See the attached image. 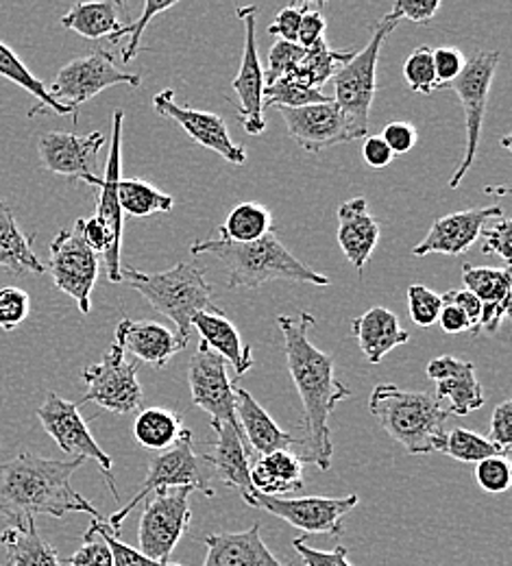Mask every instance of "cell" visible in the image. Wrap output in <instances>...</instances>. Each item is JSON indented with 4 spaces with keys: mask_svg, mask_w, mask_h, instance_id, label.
Instances as JSON below:
<instances>
[{
    "mask_svg": "<svg viewBox=\"0 0 512 566\" xmlns=\"http://www.w3.org/2000/svg\"><path fill=\"white\" fill-rule=\"evenodd\" d=\"M236 392V417L240 429L251 447L260 455H269L275 451H291V447H301V438L286 433L280 424L271 419V415L253 399L244 388H233Z\"/></svg>",
    "mask_w": 512,
    "mask_h": 566,
    "instance_id": "cell-28",
    "label": "cell"
},
{
    "mask_svg": "<svg viewBox=\"0 0 512 566\" xmlns=\"http://www.w3.org/2000/svg\"><path fill=\"white\" fill-rule=\"evenodd\" d=\"M206 269L179 262L164 273H143L136 269H121L123 282L138 290L155 312L175 323V336L181 347L188 345L192 334V318L199 312H222L212 296L215 287L206 282Z\"/></svg>",
    "mask_w": 512,
    "mask_h": 566,
    "instance_id": "cell-5",
    "label": "cell"
},
{
    "mask_svg": "<svg viewBox=\"0 0 512 566\" xmlns=\"http://www.w3.org/2000/svg\"><path fill=\"white\" fill-rule=\"evenodd\" d=\"M278 325L284 334L286 364L293 377L294 388L299 390L303 403V438H301V462L316 464L321 471L332 467L334 444L330 419L338 401L349 399L352 390L336 379L334 357L318 347H314L307 338L310 329L316 325V318L307 312L296 316H278Z\"/></svg>",
    "mask_w": 512,
    "mask_h": 566,
    "instance_id": "cell-1",
    "label": "cell"
},
{
    "mask_svg": "<svg viewBox=\"0 0 512 566\" xmlns=\"http://www.w3.org/2000/svg\"><path fill=\"white\" fill-rule=\"evenodd\" d=\"M307 7H310V2H299V4H289V7H284V9L275 15L273 24L269 27V33H271V35H275V38H278V40H282V42L296 44L299 27H301V18H303V13L307 11Z\"/></svg>",
    "mask_w": 512,
    "mask_h": 566,
    "instance_id": "cell-52",
    "label": "cell"
},
{
    "mask_svg": "<svg viewBox=\"0 0 512 566\" xmlns=\"http://www.w3.org/2000/svg\"><path fill=\"white\" fill-rule=\"evenodd\" d=\"M9 566H69L58 549L38 532L35 518H24L0 534Z\"/></svg>",
    "mask_w": 512,
    "mask_h": 566,
    "instance_id": "cell-30",
    "label": "cell"
},
{
    "mask_svg": "<svg viewBox=\"0 0 512 566\" xmlns=\"http://www.w3.org/2000/svg\"><path fill=\"white\" fill-rule=\"evenodd\" d=\"M271 227H273V218L269 208L260 203H240L229 212L224 224L219 227V235L236 244H249L271 233L273 231Z\"/></svg>",
    "mask_w": 512,
    "mask_h": 566,
    "instance_id": "cell-37",
    "label": "cell"
},
{
    "mask_svg": "<svg viewBox=\"0 0 512 566\" xmlns=\"http://www.w3.org/2000/svg\"><path fill=\"white\" fill-rule=\"evenodd\" d=\"M368 410L382 429L412 455L440 453L449 412L435 395L379 384L370 392Z\"/></svg>",
    "mask_w": 512,
    "mask_h": 566,
    "instance_id": "cell-4",
    "label": "cell"
},
{
    "mask_svg": "<svg viewBox=\"0 0 512 566\" xmlns=\"http://www.w3.org/2000/svg\"><path fill=\"white\" fill-rule=\"evenodd\" d=\"M397 20L388 13L375 24L370 40L363 51L354 53V57L334 74V103L345 114L349 125L356 129L361 138H368V114L375 98V76L377 62L384 40L397 29Z\"/></svg>",
    "mask_w": 512,
    "mask_h": 566,
    "instance_id": "cell-7",
    "label": "cell"
},
{
    "mask_svg": "<svg viewBox=\"0 0 512 566\" xmlns=\"http://www.w3.org/2000/svg\"><path fill=\"white\" fill-rule=\"evenodd\" d=\"M212 469L206 460V455H199L192 447V431L184 429L179 440L168 447L166 451H159L148 462L147 480L140 484L134 499L123 505L118 512H114L107 521V527L112 534H121L123 523L127 521L129 512H134L148 495L157 491H175V489H192L206 496H215L212 489Z\"/></svg>",
    "mask_w": 512,
    "mask_h": 566,
    "instance_id": "cell-6",
    "label": "cell"
},
{
    "mask_svg": "<svg viewBox=\"0 0 512 566\" xmlns=\"http://www.w3.org/2000/svg\"><path fill=\"white\" fill-rule=\"evenodd\" d=\"M361 496H282L260 495L255 493V507L267 510L269 514L284 518L289 525L307 534H343V518L358 505Z\"/></svg>",
    "mask_w": 512,
    "mask_h": 566,
    "instance_id": "cell-14",
    "label": "cell"
},
{
    "mask_svg": "<svg viewBox=\"0 0 512 566\" xmlns=\"http://www.w3.org/2000/svg\"><path fill=\"white\" fill-rule=\"evenodd\" d=\"M192 489H175V491H157L153 501H148L140 525H138V543L147 558L155 563H170V556L177 543L190 527L192 510L188 496Z\"/></svg>",
    "mask_w": 512,
    "mask_h": 566,
    "instance_id": "cell-11",
    "label": "cell"
},
{
    "mask_svg": "<svg viewBox=\"0 0 512 566\" xmlns=\"http://www.w3.org/2000/svg\"><path fill=\"white\" fill-rule=\"evenodd\" d=\"M426 373L437 384V401L440 403L445 399L449 403V417H467L484 406L482 384L478 381L476 366L471 361L440 355L426 366Z\"/></svg>",
    "mask_w": 512,
    "mask_h": 566,
    "instance_id": "cell-22",
    "label": "cell"
},
{
    "mask_svg": "<svg viewBox=\"0 0 512 566\" xmlns=\"http://www.w3.org/2000/svg\"><path fill=\"white\" fill-rule=\"evenodd\" d=\"M123 120H125V112L116 109L114 112V129H112V148H109V157H107V166H105V177L96 181V188H101V199H98V210L96 218L105 224L107 235H109V244L107 251L103 253L105 258V269H107V277L112 283L123 282L121 277V244H123V212L118 206V181H121V144H123Z\"/></svg>",
    "mask_w": 512,
    "mask_h": 566,
    "instance_id": "cell-20",
    "label": "cell"
},
{
    "mask_svg": "<svg viewBox=\"0 0 512 566\" xmlns=\"http://www.w3.org/2000/svg\"><path fill=\"white\" fill-rule=\"evenodd\" d=\"M192 255H215L227 271V287H260L269 282H301L314 285H330V277L316 273L299 258H294L289 247L278 238L275 231L267 233L258 242L236 244L217 233L212 240L195 242L190 247Z\"/></svg>",
    "mask_w": 512,
    "mask_h": 566,
    "instance_id": "cell-3",
    "label": "cell"
},
{
    "mask_svg": "<svg viewBox=\"0 0 512 566\" xmlns=\"http://www.w3.org/2000/svg\"><path fill=\"white\" fill-rule=\"evenodd\" d=\"M116 345L125 354L134 355L140 361H147L153 368H164L173 355L184 347L179 345L175 332L153 321H132L123 318L116 327Z\"/></svg>",
    "mask_w": 512,
    "mask_h": 566,
    "instance_id": "cell-26",
    "label": "cell"
},
{
    "mask_svg": "<svg viewBox=\"0 0 512 566\" xmlns=\"http://www.w3.org/2000/svg\"><path fill=\"white\" fill-rule=\"evenodd\" d=\"M83 238V242L98 255V253H105L107 251V244H109V235H107V229L105 224L92 216V218H79L76 224H74Z\"/></svg>",
    "mask_w": 512,
    "mask_h": 566,
    "instance_id": "cell-59",
    "label": "cell"
},
{
    "mask_svg": "<svg viewBox=\"0 0 512 566\" xmlns=\"http://www.w3.org/2000/svg\"><path fill=\"white\" fill-rule=\"evenodd\" d=\"M293 547L305 566H352L349 552L343 545H338L332 552H321V549L310 547L305 543V536H301V538H294Z\"/></svg>",
    "mask_w": 512,
    "mask_h": 566,
    "instance_id": "cell-51",
    "label": "cell"
},
{
    "mask_svg": "<svg viewBox=\"0 0 512 566\" xmlns=\"http://www.w3.org/2000/svg\"><path fill=\"white\" fill-rule=\"evenodd\" d=\"M251 484L260 495L280 496L303 489V462L294 451L262 455L251 467Z\"/></svg>",
    "mask_w": 512,
    "mask_h": 566,
    "instance_id": "cell-32",
    "label": "cell"
},
{
    "mask_svg": "<svg viewBox=\"0 0 512 566\" xmlns=\"http://www.w3.org/2000/svg\"><path fill=\"white\" fill-rule=\"evenodd\" d=\"M217 440L212 444V453L206 455L212 473L219 478L220 484L238 491L249 507H255V489L251 484V447L247 438L233 429L231 424H217Z\"/></svg>",
    "mask_w": 512,
    "mask_h": 566,
    "instance_id": "cell-23",
    "label": "cell"
},
{
    "mask_svg": "<svg viewBox=\"0 0 512 566\" xmlns=\"http://www.w3.org/2000/svg\"><path fill=\"white\" fill-rule=\"evenodd\" d=\"M435 57V71H437V81H439V87H447L451 85L462 71H464V64L467 60L462 57V53L458 49H451V46H445V49H437L432 53Z\"/></svg>",
    "mask_w": 512,
    "mask_h": 566,
    "instance_id": "cell-54",
    "label": "cell"
},
{
    "mask_svg": "<svg viewBox=\"0 0 512 566\" xmlns=\"http://www.w3.org/2000/svg\"><path fill=\"white\" fill-rule=\"evenodd\" d=\"M33 240L35 235L22 233L18 220L13 218V212L0 199V269H7L9 273H15V275L46 273V266L33 253V247H31Z\"/></svg>",
    "mask_w": 512,
    "mask_h": 566,
    "instance_id": "cell-33",
    "label": "cell"
},
{
    "mask_svg": "<svg viewBox=\"0 0 512 566\" xmlns=\"http://www.w3.org/2000/svg\"><path fill=\"white\" fill-rule=\"evenodd\" d=\"M181 417L166 408H148L134 424L136 440L150 451H166L181 436Z\"/></svg>",
    "mask_w": 512,
    "mask_h": 566,
    "instance_id": "cell-38",
    "label": "cell"
},
{
    "mask_svg": "<svg viewBox=\"0 0 512 566\" xmlns=\"http://www.w3.org/2000/svg\"><path fill=\"white\" fill-rule=\"evenodd\" d=\"M408 307H410V318L415 321V325L428 329L439 323L442 298L435 290H430L421 283H415L408 287Z\"/></svg>",
    "mask_w": 512,
    "mask_h": 566,
    "instance_id": "cell-45",
    "label": "cell"
},
{
    "mask_svg": "<svg viewBox=\"0 0 512 566\" xmlns=\"http://www.w3.org/2000/svg\"><path fill=\"white\" fill-rule=\"evenodd\" d=\"M98 255L83 242L79 229H64L51 242L49 271L53 283L73 296L81 314L92 310V290L98 280Z\"/></svg>",
    "mask_w": 512,
    "mask_h": 566,
    "instance_id": "cell-13",
    "label": "cell"
},
{
    "mask_svg": "<svg viewBox=\"0 0 512 566\" xmlns=\"http://www.w3.org/2000/svg\"><path fill=\"white\" fill-rule=\"evenodd\" d=\"M379 138L386 142V146L393 150V155H404L415 148V144L419 140V134L410 123H390L384 127Z\"/></svg>",
    "mask_w": 512,
    "mask_h": 566,
    "instance_id": "cell-56",
    "label": "cell"
},
{
    "mask_svg": "<svg viewBox=\"0 0 512 566\" xmlns=\"http://www.w3.org/2000/svg\"><path fill=\"white\" fill-rule=\"evenodd\" d=\"M464 290H469L482 303L480 332L498 334L502 321L511 314V269H487V266H462Z\"/></svg>",
    "mask_w": 512,
    "mask_h": 566,
    "instance_id": "cell-24",
    "label": "cell"
},
{
    "mask_svg": "<svg viewBox=\"0 0 512 566\" xmlns=\"http://www.w3.org/2000/svg\"><path fill=\"white\" fill-rule=\"evenodd\" d=\"M440 453H445L458 462H464V464H478L487 458H495V455L506 458L509 455V451H504L489 438H484L471 429H464V427H456V429L447 431Z\"/></svg>",
    "mask_w": 512,
    "mask_h": 566,
    "instance_id": "cell-40",
    "label": "cell"
},
{
    "mask_svg": "<svg viewBox=\"0 0 512 566\" xmlns=\"http://www.w3.org/2000/svg\"><path fill=\"white\" fill-rule=\"evenodd\" d=\"M69 566H114L109 547L105 541L87 527L83 534V545L74 552L73 556L66 560Z\"/></svg>",
    "mask_w": 512,
    "mask_h": 566,
    "instance_id": "cell-50",
    "label": "cell"
},
{
    "mask_svg": "<svg viewBox=\"0 0 512 566\" xmlns=\"http://www.w3.org/2000/svg\"><path fill=\"white\" fill-rule=\"evenodd\" d=\"M440 298L445 303H453L458 305L471 321V332L473 336L480 334V318H482V303L469 292V290H449L445 294H440Z\"/></svg>",
    "mask_w": 512,
    "mask_h": 566,
    "instance_id": "cell-58",
    "label": "cell"
},
{
    "mask_svg": "<svg viewBox=\"0 0 512 566\" xmlns=\"http://www.w3.org/2000/svg\"><path fill=\"white\" fill-rule=\"evenodd\" d=\"M325 15H323V4H310L307 11L301 18V27H299V38L296 44L301 49H310L316 42L325 40Z\"/></svg>",
    "mask_w": 512,
    "mask_h": 566,
    "instance_id": "cell-55",
    "label": "cell"
},
{
    "mask_svg": "<svg viewBox=\"0 0 512 566\" xmlns=\"http://www.w3.org/2000/svg\"><path fill=\"white\" fill-rule=\"evenodd\" d=\"M83 458L49 460L29 451L0 464V518L13 525L24 518L46 514L64 518L71 512H85L101 521V512L73 489V475Z\"/></svg>",
    "mask_w": 512,
    "mask_h": 566,
    "instance_id": "cell-2",
    "label": "cell"
},
{
    "mask_svg": "<svg viewBox=\"0 0 512 566\" xmlns=\"http://www.w3.org/2000/svg\"><path fill=\"white\" fill-rule=\"evenodd\" d=\"M31 312V296L22 287L7 285L0 287V329L13 332L27 321Z\"/></svg>",
    "mask_w": 512,
    "mask_h": 566,
    "instance_id": "cell-46",
    "label": "cell"
},
{
    "mask_svg": "<svg viewBox=\"0 0 512 566\" xmlns=\"http://www.w3.org/2000/svg\"><path fill=\"white\" fill-rule=\"evenodd\" d=\"M440 329L445 334H462V332H471V321L469 316L453 303H445L440 307L439 314Z\"/></svg>",
    "mask_w": 512,
    "mask_h": 566,
    "instance_id": "cell-60",
    "label": "cell"
},
{
    "mask_svg": "<svg viewBox=\"0 0 512 566\" xmlns=\"http://www.w3.org/2000/svg\"><path fill=\"white\" fill-rule=\"evenodd\" d=\"M153 109L159 116L175 120L190 136V140L219 153L220 157L227 159L229 164L240 166V164L247 161L244 146L231 140L227 123L220 118L219 114L179 105L175 101L173 90H161L159 94H155L153 96Z\"/></svg>",
    "mask_w": 512,
    "mask_h": 566,
    "instance_id": "cell-18",
    "label": "cell"
},
{
    "mask_svg": "<svg viewBox=\"0 0 512 566\" xmlns=\"http://www.w3.org/2000/svg\"><path fill=\"white\" fill-rule=\"evenodd\" d=\"M38 419L44 427V431L58 442V447L64 453H69L73 458L94 460L107 480V486L114 495V501H121V493H118L116 480H114V462L98 447L94 436L90 433L76 403L62 399L55 392H49L44 403L38 408Z\"/></svg>",
    "mask_w": 512,
    "mask_h": 566,
    "instance_id": "cell-12",
    "label": "cell"
},
{
    "mask_svg": "<svg viewBox=\"0 0 512 566\" xmlns=\"http://www.w3.org/2000/svg\"><path fill=\"white\" fill-rule=\"evenodd\" d=\"M0 76L7 78V81H11V83H15V85L22 87V90H27L29 94H33V96L40 101V105L31 109V116H35V114H40V112H55V114H60V116L73 114L71 109L62 107V105L49 94V87L20 62V57H18L4 42H0ZM74 120H76V116H74Z\"/></svg>",
    "mask_w": 512,
    "mask_h": 566,
    "instance_id": "cell-35",
    "label": "cell"
},
{
    "mask_svg": "<svg viewBox=\"0 0 512 566\" xmlns=\"http://www.w3.org/2000/svg\"><path fill=\"white\" fill-rule=\"evenodd\" d=\"M354 53L356 51H334L325 40H321L314 46L305 49L299 71L303 72L314 90H318L354 57Z\"/></svg>",
    "mask_w": 512,
    "mask_h": 566,
    "instance_id": "cell-41",
    "label": "cell"
},
{
    "mask_svg": "<svg viewBox=\"0 0 512 566\" xmlns=\"http://www.w3.org/2000/svg\"><path fill=\"white\" fill-rule=\"evenodd\" d=\"M489 440L502 447L504 451H511L512 444V401H504L495 408L493 419H491V429H489Z\"/></svg>",
    "mask_w": 512,
    "mask_h": 566,
    "instance_id": "cell-57",
    "label": "cell"
},
{
    "mask_svg": "<svg viewBox=\"0 0 512 566\" xmlns=\"http://www.w3.org/2000/svg\"><path fill=\"white\" fill-rule=\"evenodd\" d=\"M439 9V0H395V4L388 11V15L393 20H397V22L401 18H408L410 22L426 24V22H430L437 15Z\"/></svg>",
    "mask_w": 512,
    "mask_h": 566,
    "instance_id": "cell-53",
    "label": "cell"
},
{
    "mask_svg": "<svg viewBox=\"0 0 512 566\" xmlns=\"http://www.w3.org/2000/svg\"><path fill=\"white\" fill-rule=\"evenodd\" d=\"M123 2H76L62 15V27L87 40L112 38L123 29Z\"/></svg>",
    "mask_w": 512,
    "mask_h": 566,
    "instance_id": "cell-34",
    "label": "cell"
},
{
    "mask_svg": "<svg viewBox=\"0 0 512 566\" xmlns=\"http://www.w3.org/2000/svg\"><path fill=\"white\" fill-rule=\"evenodd\" d=\"M101 132L76 136L66 132H46L38 138V155L49 172L81 179L87 186H96L98 177V153L105 146Z\"/></svg>",
    "mask_w": 512,
    "mask_h": 566,
    "instance_id": "cell-17",
    "label": "cell"
},
{
    "mask_svg": "<svg viewBox=\"0 0 512 566\" xmlns=\"http://www.w3.org/2000/svg\"><path fill=\"white\" fill-rule=\"evenodd\" d=\"M363 157L370 168H386L395 155L393 150L386 146V142L382 138H366L365 146H363Z\"/></svg>",
    "mask_w": 512,
    "mask_h": 566,
    "instance_id": "cell-61",
    "label": "cell"
},
{
    "mask_svg": "<svg viewBox=\"0 0 512 566\" xmlns=\"http://www.w3.org/2000/svg\"><path fill=\"white\" fill-rule=\"evenodd\" d=\"M336 238L345 258L363 275L366 262L379 242V222L368 212L365 197L349 199L338 208Z\"/></svg>",
    "mask_w": 512,
    "mask_h": 566,
    "instance_id": "cell-27",
    "label": "cell"
},
{
    "mask_svg": "<svg viewBox=\"0 0 512 566\" xmlns=\"http://www.w3.org/2000/svg\"><path fill=\"white\" fill-rule=\"evenodd\" d=\"M511 462L504 455L487 458L476 464V482L480 484L482 491L500 495L511 489Z\"/></svg>",
    "mask_w": 512,
    "mask_h": 566,
    "instance_id": "cell-47",
    "label": "cell"
},
{
    "mask_svg": "<svg viewBox=\"0 0 512 566\" xmlns=\"http://www.w3.org/2000/svg\"><path fill=\"white\" fill-rule=\"evenodd\" d=\"M118 206L123 216L147 218L153 213L170 212L175 208V199L166 192H159L147 181L140 179H123L118 181Z\"/></svg>",
    "mask_w": 512,
    "mask_h": 566,
    "instance_id": "cell-39",
    "label": "cell"
},
{
    "mask_svg": "<svg viewBox=\"0 0 512 566\" xmlns=\"http://www.w3.org/2000/svg\"><path fill=\"white\" fill-rule=\"evenodd\" d=\"M278 112L286 123L289 136L312 155L338 144L361 140V136L356 134V129L349 125V120L334 101L299 109L278 107Z\"/></svg>",
    "mask_w": 512,
    "mask_h": 566,
    "instance_id": "cell-19",
    "label": "cell"
},
{
    "mask_svg": "<svg viewBox=\"0 0 512 566\" xmlns=\"http://www.w3.org/2000/svg\"><path fill=\"white\" fill-rule=\"evenodd\" d=\"M334 98L323 94L321 90H314L299 66L293 72L278 78L271 87H264V107H286V109H299L307 105H323L332 103Z\"/></svg>",
    "mask_w": 512,
    "mask_h": 566,
    "instance_id": "cell-36",
    "label": "cell"
},
{
    "mask_svg": "<svg viewBox=\"0 0 512 566\" xmlns=\"http://www.w3.org/2000/svg\"><path fill=\"white\" fill-rule=\"evenodd\" d=\"M192 327L199 329L203 343L220 355L224 361L233 364L236 375H244L253 366L251 347L242 343L236 325L224 318L222 312H199L192 318Z\"/></svg>",
    "mask_w": 512,
    "mask_h": 566,
    "instance_id": "cell-31",
    "label": "cell"
},
{
    "mask_svg": "<svg viewBox=\"0 0 512 566\" xmlns=\"http://www.w3.org/2000/svg\"><path fill=\"white\" fill-rule=\"evenodd\" d=\"M435 49L419 46L410 53V57L404 64V78L406 85L417 94H432L439 87L437 71H435Z\"/></svg>",
    "mask_w": 512,
    "mask_h": 566,
    "instance_id": "cell-42",
    "label": "cell"
},
{
    "mask_svg": "<svg viewBox=\"0 0 512 566\" xmlns=\"http://www.w3.org/2000/svg\"><path fill=\"white\" fill-rule=\"evenodd\" d=\"M500 57L502 55L498 51H476L473 57L464 64L462 74L451 85H447L449 90L456 92V96L462 105V112H464V123H467L464 125L467 127V146H464L462 161L449 181L451 190H456L462 184L464 175L469 172V168L473 166V161L478 157L489 92H491L493 76L500 66Z\"/></svg>",
    "mask_w": 512,
    "mask_h": 566,
    "instance_id": "cell-8",
    "label": "cell"
},
{
    "mask_svg": "<svg viewBox=\"0 0 512 566\" xmlns=\"http://www.w3.org/2000/svg\"><path fill=\"white\" fill-rule=\"evenodd\" d=\"M81 377L87 386L81 403H96L107 412L129 415L145 401V392L138 381V364L129 359L116 343L98 364L87 366Z\"/></svg>",
    "mask_w": 512,
    "mask_h": 566,
    "instance_id": "cell-10",
    "label": "cell"
},
{
    "mask_svg": "<svg viewBox=\"0 0 512 566\" xmlns=\"http://www.w3.org/2000/svg\"><path fill=\"white\" fill-rule=\"evenodd\" d=\"M238 18L244 22V49L238 76L231 81L233 92L240 98L238 120L249 136H262L267 129L264 120V69L255 44V13L258 7H240Z\"/></svg>",
    "mask_w": 512,
    "mask_h": 566,
    "instance_id": "cell-16",
    "label": "cell"
},
{
    "mask_svg": "<svg viewBox=\"0 0 512 566\" xmlns=\"http://www.w3.org/2000/svg\"><path fill=\"white\" fill-rule=\"evenodd\" d=\"M90 530H92V532H96V534L105 541V545L109 547V554H112L114 566H184L173 565V563H155V560H150V558H147L143 552H138V549H134V547L125 545L116 534H112V530H109V527H107V523H103V521H92Z\"/></svg>",
    "mask_w": 512,
    "mask_h": 566,
    "instance_id": "cell-44",
    "label": "cell"
},
{
    "mask_svg": "<svg viewBox=\"0 0 512 566\" xmlns=\"http://www.w3.org/2000/svg\"><path fill=\"white\" fill-rule=\"evenodd\" d=\"M208 556L203 566H289L280 563L262 541L260 523L244 532L206 536Z\"/></svg>",
    "mask_w": 512,
    "mask_h": 566,
    "instance_id": "cell-25",
    "label": "cell"
},
{
    "mask_svg": "<svg viewBox=\"0 0 512 566\" xmlns=\"http://www.w3.org/2000/svg\"><path fill=\"white\" fill-rule=\"evenodd\" d=\"M188 384L192 403L210 415L212 427L231 424L242 433L236 417V392L227 375V361L206 343L199 345L188 364Z\"/></svg>",
    "mask_w": 512,
    "mask_h": 566,
    "instance_id": "cell-15",
    "label": "cell"
},
{
    "mask_svg": "<svg viewBox=\"0 0 512 566\" xmlns=\"http://www.w3.org/2000/svg\"><path fill=\"white\" fill-rule=\"evenodd\" d=\"M504 216L500 206L489 208H471L462 212L447 213L432 222L428 235L412 249V255L426 258L430 253L440 255H462L467 253L480 238L482 229Z\"/></svg>",
    "mask_w": 512,
    "mask_h": 566,
    "instance_id": "cell-21",
    "label": "cell"
},
{
    "mask_svg": "<svg viewBox=\"0 0 512 566\" xmlns=\"http://www.w3.org/2000/svg\"><path fill=\"white\" fill-rule=\"evenodd\" d=\"M482 238H484V247H482V251L484 253H495V255H500L506 264H511L512 262V222L511 218H506V216H502V218H498V220H491L484 229H482V233H480Z\"/></svg>",
    "mask_w": 512,
    "mask_h": 566,
    "instance_id": "cell-49",
    "label": "cell"
},
{
    "mask_svg": "<svg viewBox=\"0 0 512 566\" xmlns=\"http://www.w3.org/2000/svg\"><path fill=\"white\" fill-rule=\"evenodd\" d=\"M352 334L373 366L393 349L410 343V334L401 329L397 316L386 307H370L361 318L352 321Z\"/></svg>",
    "mask_w": 512,
    "mask_h": 566,
    "instance_id": "cell-29",
    "label": "cell"
},
{
    "mask_svg": "<svg viewBox=\"0 0 512 566\" xmlns=\"http://www.w3.org/2000/svg\"><path fill=\"white\" fill-rule=\"evenodd\" d=\"M140 74L118 71L114 64V55L107 49H96L90 55L76 57L64 69H60L53 85L49 87V94L76 116L79 105L94 98L103 90L114 85L140 87Z\"/></svg>",
    "mask_w": 512,
    "mask_h": 566,
    "instance_id": "cell-9",
    "label": "cell"
},
{
    "mask_svg": "<svg viewBox=\"0 0 512 566\" xmlns=\"http://www.w3.org/2000/svg\"><path fill=\"white\" fill-rule=\"evenodd\" d=\"M303 55H305V49H301L299 44L278 40L269 53V62L264 71V87H271L278 78L293 72L301 64Z\"/></svg>",
    "mask_w": 512,
    "mask_h": 566,
    "instance_id": "cell-48",
    "label": "cell"
},
{
    "mask_svg": "<svg viewBox=\"0 0 512 566\" xmlns=\"http://www.w3.org/2000/svg\"><path fill=\"white\" fill-rule=\"evenodd\" d=\"M173 7H177V2H175V0H166V2L147 0V2H145V9H143L140 20H138V22H134V24H123V29H121L116 35H112V38H109L114 44H116V42H121L123 38H129V44H127V49L123 51V62H125V64H129V62H134V60H136V55H138V51H140L143 35H145V29L150 24V20H153L155 15H159V13H166V11H168V9H173Z\"/></svg>",
    "mask_w": 512,
    "mask_h": 566,
    "instance_id": "cell-43",
    "label": "cell"
}]
</instances>
